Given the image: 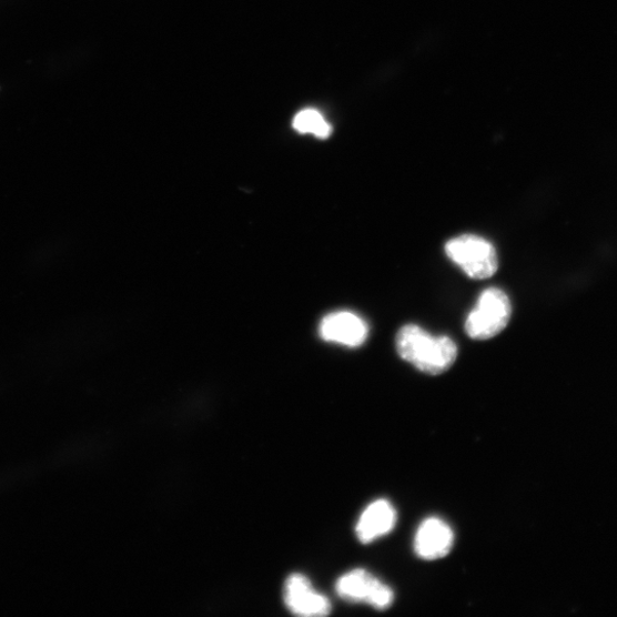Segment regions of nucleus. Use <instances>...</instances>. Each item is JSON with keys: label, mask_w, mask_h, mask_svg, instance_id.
<instances>
[{"label": "nucleus", "mask_w": 617, "mask_h": 617, "mask_svg": "<svg viewBox=\"0 0 617 617\" xmlns=\"http://www.w3.org/2000/svg\"><path fill=\"white\" fill-rule=\"evenodd\" d=\"M396 348L399 356L418 371L439 375L456 361L457 346L447 336H433L416 325H406L397 334Z\"/></svg>", "instance_id": "f257e3e1"}, {"label": "nucleus", "mask_w": 617, "mask_h": 617, "mask_svg": "<svg viewBox=\"0 0 617 617\" xmlns=\"http://www.w3.org/2000/svg\"><path fill=\"white\" fill-rule=\"evenodd\" d=\"M513 306L508 295L498 289L482 293L466 322V332L474 340H489L503 332L510 322Z\"/></svg>", "instance_id": "f03ea898"}, {"label": "nucleus", "mask_w": 617, "mask_h": 617, "mask_svg": "<svg viewBox=\"0 0 617 617\" xmlns=\"http://www.w3.org/2000/svg\"><path fill=\"white\" fill-rule=\"evenodd\" d=\"M445 251L447 256L471 279L487 280L497 272L496 250L479 236L463 235L451 240L446 244Z\"/></svg>", "instance_id": "7ed1b4c3"}, {"label": "nucleus", "mask_w": 617, "mask_h": 617, "mask_svg": "<svg viewBox=\"0 0 617 617\" xmlns=\"http://www.w3.org/2000/svg\"><path fill=\"white\" fill-rule=\"evenodd\" d=\"M285 604L299 616H326L331 613L328 599L314 591L311 581L304 575L293 574L285 586Z\"/></svg>", "instance_id": "20e7f679"}, {"label": "nucleus", "mask_w": 617, "mask_h": 617, "mask_svg": "<svg viewBox=\"0 0 617 617\" xmlns=\"http://www.w3.org/2000/svg\"><path fill=\"white\" fill-rule=\"evenodd\" d=\"M454 545V533L442 519L429 518L418 527L414 548L424 560H437L446 557Z\"/></svg>", "instance_id": "39448f33"}, {"label": "nucleus", "mask_w": 617, "mask_h": 617, "mask_svg": "<svg viewBox=\"0 0 617 617\" xmlns=\"http://www.w3.org/2000/svg\"><path fill=\"white\" fill-rule=\"evenodd\" d=\"M321 336L327 342H335L351 348H357L367 338V324L357 315L340 312L326 316L321 324Z\"/></svg>", "instance_id": "423d86ee"}, {"label": "nucleus", "mask_w": 617, "mask_h": 617, "mask_svg": "<svg viewBox=\"0 0 617 617\" xmlns=\"http://www.w3.org/2000/svg\"><path fill=\"white\" fill-rule=\"evenodd\" d=\"M397 520L395 508L387 499H377L361 516L356 532L360 542L368 545L375 539L390 534Z\"/></svg>", "instance_id": "0eeeda50"}, {"label": "nucleus", "mask_w": 617, "mask_h": 617, "mask_svg": "<svg viewBox=\"0 0 617 617\" xmlns=\"http://www.w3.org/2000/svg\"><path fill=\"white\" fill-rule=\"evenodd\" d=\"M383 584L365 569H355L346 573L336 584L338 596L353 603H366L374 606Z\"/></svg>", "instance_id": "6e6552de"}, {"label": "nucleus", "mask_w": 617, "mask_h": 617, "mask_svg": "<svg viewBox=\"0 0 617 617\" xmlns=\"http://www.w3.org/2000/svg\"><path fill=\"white\" fill-rule=\"evenodd\" d=\"M293 129L299 133L313 134L318 139H327L332 133L331 125L315 109L300 111L293 120Z\"/></svg>", "instance_id": "1a4fd4ad"}]
</instances>
